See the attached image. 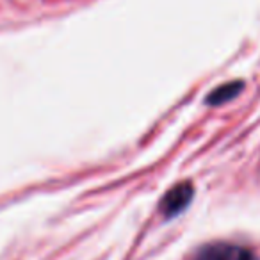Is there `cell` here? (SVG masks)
Listing matches in <instances>:
<instances>
[{
  "label": "cell",
  "instance_id": "6da1fadb",
  "mask_svg": "<svg viewBox=\"0 0 260 260\" xmlns=\"http://www.w3.org/2000/svg\"><path fill=\"white\" fill-rule=\"evenodd\" d=\"M192 196H194V189H192L191 182H182L177 184L173 189L164 194V198L160 200V210L166 217H173L178 212L185 209L191 203Z\"/></svg>",
  "mask_w": 260,
  "mask_h": 260
},
{
  "label": "cell",
  "instance_id": "7a4b0ae2",
  "mask_svg": "<svg viewBox=\"0 0 260 260\" xmlns=\"http://www.w3.org/2000/svg\"><path fill=\"white\" fill-rule=\"evenodd\" d=\"M194 260H253V255L237 244H210L203 248Z\"/></svg>",
  "mask_w": 260,
  "mask_h": 260
},
{
  "label": "cell",
  "instance_id": "3957f363",
  "mask_svg": "<svg viewBox=\"0 0 260 260\" xmlns=\"http://www.w3.org/2000/svg\"><path fill=\"white\" fill-rule=\"evenodd\" d=\"M242 87H244V84H242L241 80H234V82L223 84V86L216 87V89L207 96V104L221 105V104H224V102H230L232 98H235L239 93H241Z\"/></svg>",
  "mask_w": 260,
  "mask_h": 260
}]
</instances>
